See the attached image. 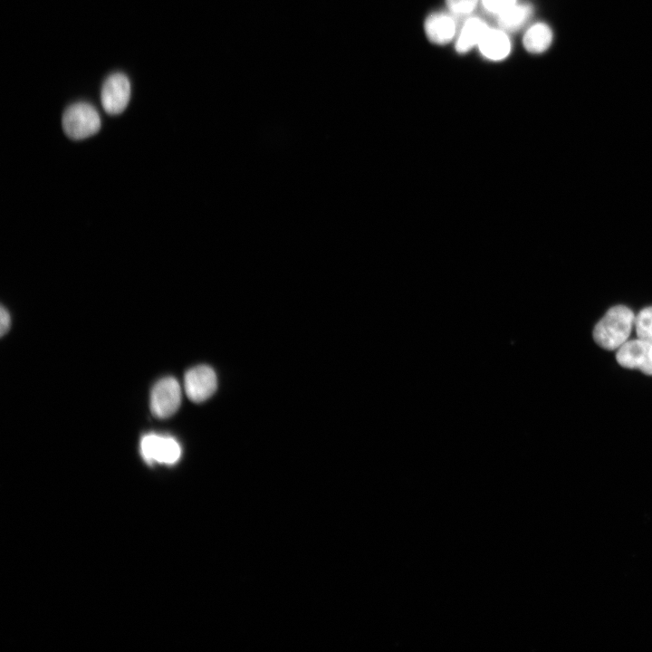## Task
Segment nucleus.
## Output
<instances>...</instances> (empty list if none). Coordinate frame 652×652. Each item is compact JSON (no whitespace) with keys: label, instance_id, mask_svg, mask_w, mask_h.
<instances>
[{"label":"nucleus","instance_id":"9d476101","mask_svg":"<svg viewBox=\"0 0 652 652\" xmlns=\"http://www.w3.org/2000/svg\"><path fill=\"white\" fill-rule=\"evenodd\" d=\"M489 29L486 23L478 17H470L464 23L455 43V51L465 53L474 46L478 45Z\"/></svg>","mask_w":652,"mask_h":652},{"label":"nucleus","instance_id":"f03ea898","mask_svg":"<svg viewBox=\"0 0 652 652\" xmlns=\"http://www.w3.org/2000/svg\"><path fill=\"white\" fill-rule=\"evenodd\" d=\"M64 133L72 139H83L96 134L101 125L97 110L86 102L69 106L62 119Z\"/></svg>","mask_w":652,"mask_h":652},{"label":"nucleus","instance_id":"20e7f679","mask_svg":"<svg viewBox=\"0 0 652 652\" xmlns=\"http://www.w3.org/2000/svg\"><path fill=\"white\" fill-rule=\"evenodd\" d=\"M130 91V83L125 74H110L101 87V101L104 110L110 115L121 113L129 102Z\"/></svg>","mask_w":652,"mask_h":652},{"label":"nucleus","instance_id":"423d86ee","mask_svg":"<svg viewBox=\"0 0 652 652\" xmlns=\"http://www.w3.org/2000/svg\"><path fill=\"white\" fill-rule=\"evenodd\" d=\"M616 359L624 368L652 375V343L649 341L639 338L627 340L618 349Z\"/></svg>","mask_w":652,"mask_h":652},{"label":"nucleus","instance_id":"2eb2a0df","mask_svg":"<svg viewBox=\"0 0 652 652\" xmlns=\"http://www.w3.org/2000/svg\"><path fill=\"white\" fill-rule=\"evenodd\" d=\"M484 7L490 13L499 14L516 4V0H482Z\"/></svg>","mask_w":652,"mask_h":652},{"label":"nucleus","instance_id":"dca6fc26","mask_svg":"<svg viewBox=\"0 0 652 652\" xmlns=\"http://www.w3.org/2000/svg\"><path fill=\"white\" fill-rule=\"evenodd\" d=\"M10 315L7 310L4 306H1L0 310V333L4 336L9 330L10 327Z\"/></svg>","mask_w":652,"mask_h":652},{"label":"nucleus","instance_id":"0eeeda50","mask_svg":"<svg viewBox=\"0 0 652 652\" xmlns=\"http://www.w3.org/2000/svg\"><path fill=\"white\" fill-rule=\"evenodd\" d=\"M184 388L188 398L197 403L203 402L216 390V375L209 366L194 367L185 374Z\"/></svg>","mask_w":652,"mask_h":652},{"label":"nucleus","instance_id":"ddd939ff","mask_svg":"<svg viewBox=\"0 0 652 652\" xmlns=\"http://www.w3.org/2000/svg\"><path fill=\"white\" fill-rule=\"evenodd\" d=\"M634 326L638 338L652 343V306L638 312Z\"/></svg>","mask_w":652,"mask_h":652},{"label":"nucleus","instance_id":"4468645a","mask_svg":"<svg viewBox=\"0 0 652 652\" xmlns=\"http://www.w3.org/2000/svg\"><path fill=\"white\" fill-rule=\"evenodd\" d=\"M446 5L455 15H466L472 13L478 0H446Z\"/></svg>","mask_w":652,"mask_h":652},{"label":"nucleus","instance_id":"f8f14e48","mask_svg":"<svg viewBox=\"0 0 652 652\" xmlns=\"http://www.w3.org/2000/svg\"><path fill=\"white\" fill-rule=\"evenodd\" d=\"M552 31L544 23L532 24L524 34L523 38V46L527 52L532 53H542L551 44Z\"/></svg>","mask_w":652,"mask_h":652},{"label":"nucleus","instance_id":"f257e3e1","mask_svg":"<svg viewBox=\"0 0 652 652\" xmlns=\"http://www.w3.org/2000/svg\"><path fill=\"white\" fill-rule=\"evenodd\" d=\"M634 324L635 315L629 308L624 305L614 306L596 324L593 339L605 350H618L628 340Z\"/></svg>","mask_w":652,"mask_h":652},{"label":"nucleus","instance_id":"9b49d317","mask_svg":"<svg viewBox=\"0 0 652 652\" xmlns=\"http://www.w3.org/2000/svg\"><path fill=\"white\" fill-rule=\"evenodd\" d=\"M532 15V6L529 4H515L497 14V24L503 31L515 32L521 29Z\"/></svg>","mask_w":652,"mask_h":652},{"label":"nucleus","instance_id":"39448f33","mask_svg":"<svg viewBox=\"0 0 652 652\" xmlns=\"http://www.w3.org/2000/svg\"><path fill=\"white\" fill-rule=\"evenodd\" d=\"M140 451L148 462L163 464H174L181 455L180 445L175 438L157 434H148L142 437Z\"/></svg>","mask_w":652,"mask_h":652},{"label":"nucleus","instance_id":"7ed1b4c3","mask_svg":"<svg viewBox=\"0 0 652 652\" xmlns=\"http://www.w3.org/2000/svg\"><path fill=\"white\" fill-rule=\"evenodd\" d=\"M181 403V388L177 380L172 377L159 379L152 388L150 409L158 418H168L174 415Z\"/></svg>","mask_w":652,"mask_h":652},{"label":"nucleus","instance_id":"6e6552de","mask_svg":"<svg viewBox=\"0 0 652 652\" xmlns=\"http://www.w3.org/2000/svg\"><path fill=\"white\" fill-rule=\"evenodd\" d=\"M428 40L436 44H446L455 35L456 22L449 14L435 12L429 14L424 24Z\"/></svg>","mask_w":652,"mask_h":652},{"label":"nucleus","instance_id":"1a4fd4ad","mask_svg":"<svg viewBox=\"0 0 652 652\" xmlns=\"http://www.w3.org/2000/svg\"><path fill=\"white\" fill-rule=\"evenodd\" d=\"M480 53L492 61H501L511 52V43L502 29L489 28L478 43Z\"/></svg>","mask_w":652,"mask_h":652}]
</instances>
